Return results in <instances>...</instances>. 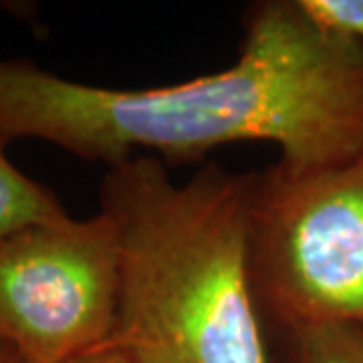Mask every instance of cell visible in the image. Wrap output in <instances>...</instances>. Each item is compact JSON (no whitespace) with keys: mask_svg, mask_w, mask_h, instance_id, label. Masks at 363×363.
Wrapping results in <instances>:
<instances>
[{"mask_svg":"<svg viewBox=\"0 0 363 363\" xmlns=\"http://www.w3.org/2000/svg\"><path fill=\"white\" fill-rule=\"evenodd\" d=\"M298 4L317 25L363 49V0H298Z\"/></svg>","mask_w":363,"mask_h":363,"instance_id":"cell-7","label":"cell"},{"mask_svg":"<svg viewBox=\"0 0 363 363\" xmlns=\"http://www.w3.org/2000/svg\"><path fill=\"white\" fill-rule=\"evenodd\" d=\"M63 363H131L121 351L111 350V347H99L89 353L77 355L73 359H67Z\"/></svg>","mask_w":363,"mask_h":363,"instance_id":"cell-8","label":"cell"},{"mask_svg":"<svg viewBox=\"0 0 363 363\" xmlns=\"http://www.w3.org/2000/svg\"><path fill=\"white\" fill-rule=\"evenodd\" d=\"M26 138L107 168L236 142L279 145L289 174L331 168L363 150V49L298 0H267L248 11L233 67L178 85L95 87L0 61V145Z\"/></svg>","mask_w":363,"mask_h":363,"instance_id":"cell-1","label":"cell"},{"mask_svg":"<svg viewBox=\"0 0 363 363\" xmlns=\"http://www.w3.org/2000/svg\"><path fill=\"white\" fill-rule=\"evenodd\" d=\"M67 218L69 214L59 200L39 182L14 168L0 145V240L28 226Z\"/></svg>","mask_w":363,"mask_h":363,"instance_id":"cell-5","label":"cell"},{"mask_svg":"<svg viewBox=\"0 0 363 363\" xmlns=\"http://www.w3.org/2000/svg\"><path fill=\"white\" fill-rule=\"evenodd\" d=\"M0 363H25V362L18 357V353H16L13 347H9L6 343H2V341H0Z\"/></svg>","mask_w":363,"mask_h":363,"instance_id":"cell-9","label":"cell"},{"mask_svg":"<svg viewBox=\"0 0 363 363\" xmlns=\"http://www.w3.org/2000/svg\"><path fill=\"white\" fill-rule=\"evenodd\" d=\"M117 293L116 226L101 210L0 240V341L25 363H63L105 347Z\"/></svg>","mask_w":363,"mask_h":363,"instance_id":"cell-4","label":"cell"},{"mask_svg":"<svg viewBox=\"0 0 363 363\" xmlns=\"http://www.w3.org/2000/svg\"><path fill=\"white\" fill-rule=\"evenodd\" d=\"M252 277L289 329L363 327V150L331 168L248 176Z\"/></svg>","mask_w":363,"mask_h":363,"instance_id":"cell-3","label":"cell"},{"mask_svg":"<svg viewBox=\"0 0 363 363\" xmlns=\"http://www.w3.org/2000/svg\"><path fill=\"white\" fill-rule=\"evenodd\" d=\"M291 335L295 363H363L362 325H298Z\"/></svg>","mask_w":363,"mask_h":363,"instance_id":"cell-6","label":"cell"},{"mask_svg":"<svg viewBox=\"0 0 363 363\" xmlns=\"http://www.w3.org/2000/svg\"><path fill=\"white\" fill-rule=\"evenodd\" d=\"M119 293L105 347L131 363H269L252 277L248 176L206 166L172 180L162 160L107 168Z\"/></svg>","mask_w":363,"mask_h":363,"instance_id":"cell-2","label":"cell"}]
</instances>
